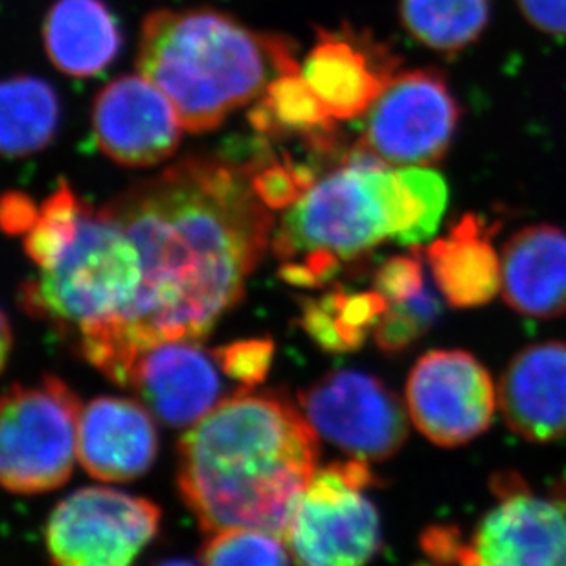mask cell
Returning <instances> with one entry per match:
<instances>
[{"instance_id":"6da1fadb","label":"cell","mask_w":566,"mask_h":566,"mask_svg":"<svg viewBox=\"0 0 566 566\" xmlns=\"http://www.w3.org/2000/svg\"><path fill=\"white\" fill-rule=\"evenodd\" d=\"M254 164L191 155L107 205L140 254L142 282L126 315L77 338V352L126 387L146 349L201 343L245 294L273 245V210L252 185Z\"/></svg>"},{"instance_id":"7a4b0ae2","label":"cell","mask_w":566,"mask_h":566,"mask_svg":"<svg viewBox=\"0 0 566 566\" xmlns=\"http://www.w3.org/2000/svg\"><path fill=\"white\" fill-rule=\"evenodd\" d=\"M177 485L201 530H262L282 539L318 469L321 443L279 390L235 392L186 430Z\"/></svg>"},{"instance_id":"3957f363","label":"cell","mask_w":566,"mask_h":566,"mask_svg":"<svg viewBox=\"0 0 566 566\" xmlns=\"http://www.w3.org/2000/svg\"><path fill=\"white\" fill-rule=\"evenodd\" d=\"M447 201L446 180L432 169H390L357 153L287 208L271 245L280 276L296 287H322L344 263L381 243L420 245L434 235Z\"/></svg>"},{"instance_id":"277c9868","label":"cell","mask_w":566,"mask_h":566,"mask_svg":"<svg viewBox=\"0 0 566 566\" xmlns=\"http://www.w3.org/2000/svg\"><path fill=\"white\" fill-rule=\"evenodd\" d=\"M137 66L190 133L218 129L276 77L302 71L291 39L213 8L151 11L142 22Z\"/></svg>"},{"instance_id":"5b68a950","label":"cell","mask_w":566,"mask_h":566,"mask_svg":"<svg viewBox=\"0 0 566 566\" xmlns=\"http://www.w3.org/2000/svg\"><path fill=\"white\" fill-rule=\"evenodd\" d=\"M140 282V254L124 224L107 205L85 202L52 262L21 283L19 302L76 343L126 315Z\"/></svg>"},{"instance_id":"8992f818","label":"cell","mask_w":566,"mask_h":566,"mask_svg":"<svg viewBox=\"0 0 566 566\" xmlns=\"http://www.w3.org/2000/svg\"><path fill=\"white\" fill-rule=\"evenodd\" d=\"M381 485L357 458L316 469L282 541L296 566H366L382 548L381 515L366 491Z\"/></svg>"},{"instance_id":"52a82bcc","label":"cell","mask_w":566,"mask_h":566,"mask_svg":"<svg viewBox=\"0 0 566 566\" xmlns=\"http://www.w3.org/2000/svg\"><path fill=\"white\" fill-rule=\"evenodd\" d=\"M82 401L60 377L0 394V485L21 495L57 490L76 460Z\"/></svg>"},{"instance_id":"ba28073f","label":"cell","mask_w":566,"mask_h":566,"mask_svg":"<svg viewBox=\"0 0 566 566\" xmlns=\"http://www.w3.org/2000/svg\"><path fill=\"white\" fill-rule=\"evenodd\" d=\"M495 504L463 535L457 566H566V482L545 495L515 471L490 480Z\"/></svg>"},{"instance_id":"9c48e42d","label":"cell","mask_w":566,"mask_h":566,"mask_svg":"<svg viewBox=\"0 0 566 566\" xmlns=\"http://www.w3.org/2000/svg\"><path fill=\"white\" fill-rule=\"evenodd\" d=\"M360 155L387 166H430L446 157L460 105L436 69L398 72L366 113Z\"/></svg>"},{"instance_id":"30bf717a","label":"cell","mask_w":566,"mask_h":566,"mask_svg":"<svg viewBox=\"0 0 566 566\" xmlns=\"http://www.w3.org/2000/svg\"><path fill=\"white\" fill-rule=\"evenodd\" d=\"M163 512L109 488L74 491L50 513L44 539L54 566H133L157 537Z\"/></svg>"},{"instance_id":"8fae6325","label":"cell","mask_w":566,"mask_h":566,"mask_svg":"<svg viewBox=\"0 0 566 566\" xmlns=\"http://www.w3.org/2000/svg\"><path fill=\"white\" fill-rule=\"evenodd\" d=\"M298 407L318 438L349 458L387 462L409 440L407 405L366 371H327L298 394Z\"/></svg>"},{"instance_id":"7c38bea8","label":"cell","mask_w":566,"mask_h":566,"mask_svg":"<svg viewBox=\"0 0 566 566\" xmlns=\"http://www.w3.org/2000/svg\"><path fill=\"white\" fill-rule=\"evenodd\" d=\"M405 396L416 429L446 449L468 446L488 432L499 405L490 371L463 349L421 355L410 370Z\"/></svg>"},{"instance_id":"4fadbf2b","label":"cell","mask_w":566,"mask_h":566,"mask_svg":"<svg viewBox=\"0 0 566 566\" xmlns=\"http://www.w3.org/2000/svg\"><path fill=\"white\" fill-rule=\"evenodd\" d=\"M401 57L370 32L348 22L318 28L302 76L337 122L366 115L398 74Z\"/></svg>"},{"instance_id":"5bb4252c","label":"cell","mask_w":566,"mask_h":566,"mask_svg":"<svg viewBox=\"0 0 566 566\" xmlns=\"http://www.w3.org/2000/svg\"><path fill=\"white\" fill-rule=\"evenodd\" d=\"M182 129L174 105L142 74L116 77L94 98L96 146L126 168H151L174 157Z\"/></svg>"},{"instance_id":"9a60e30c","label":"cell","mask_w":566,"mask_h":566,"mask_svg":"<svg viewBox=\"0 0 566 566\" xmlns=\"http://www.w3.org/2000/svg\"><path fill=\"white\" fill-rule=\"evenodd\" d=\"M213 352L197 340L155 344L138 357L127 388L171 429H188L224 398V382Z\"/></svg>"},{"instance_id":"2e32d148","label":"cell","mask_w":566,"mask_h":566,"mask_svg":"<svg viewBox=\"0 0 566 566\" xmlns=\"http://www.w3.org/2000/svg\"><path fill=\"white\" fill-rule=\"evenodd\" d=\"M499 407L507 427L532 443L566 436V343L545 340L521 349L502 374Z\"/></svg>"},{"instance_id":"e0dca14e","label":"cell","mask_w":566,"mask_h":566,"mask_svg":"<svg viewBox=\"0 0 566 566\" xmlns=\"http://www.w3.org/2000/svg\"><path fill=\"white\" fill-rule=\"evenodd\" d=\"M146 405L98 398L82 410L77 457L83 469L104 482H132L157 460L158 432Z\"/></svg>"},{"instance_id":"ac0fdd59","label":"cell","mask_w":566,"mask_h":566,"mask_svg":"<svg viewBox=\"0 0 566 566\" xmlns=\"http://www.w3.org/2000/svg\"><path fill=\"white\" fill-rule=\"evenodd\" d=\"M502 296L532 318L566 315V232L532 224L510 238L502 252Z\"/></svg>"},{"instance_id":"d6986e66","label":"cell","mask_w":566,"mask_h":566,"mask_svg":"<svg viewBox=\"0 0 566 566\" xmlns=\"http://www.w3.org/2000/svg\"><path fill=\"white\" fill-rule=\"evenodd\" d=\"M490 235L484 219L468 213L424 249L436 287L452 307L485 305L501 291L502 260Z\"/></svg>"},{"instance_id":"ffe728a7","label":"cell","mask_w":566,"mask_h":566,"mask_svg":"<svg viewBox=\"0 0 566 566\" xmlns=\"http://www.w3.org/2000/svg\"><path fill=\"white\" fill-rule=\"evenodd\" d=\"M43 43L57 71L93 77L115 63L124 38L104 0H55L44 17Z\"/></svg>"},{"instance_id":"44dd1931","label":"cell","mask_w":566,"mask_h":566,"mask_svg":"<svg viewBox=\"0 0 566 566\" xmlns=\"http://www.w3.org/2000/svg\"><path fill=\"white\" fill-rule=\"evenodd\" d=\"M249 120L263 137H298L315 149L335 142L337 120L327 113L302 71L276 77L256 99Z\"/></svg>"},{"instance_id":"7402d4cb","label":"cell","mask_w":566,"mask_h":566,"mask_svg":"<svg viewBox=\"0 0 566 566\" xmlns=\"http://www.w3.org/2000/svg\"><path fill=\"white\" fill-rule=\"evenodd\" d=\"M388 304L376 289L354 293L337 287L318 298L302 300L300 324L326 354L343 355L365 346L374 337Z\"/></svg>"},{"instance_id":"603a6c76","label":"cell","mask_w":566,"mask_h":566,"mask_svg":"<svg viewBox=\"0 0 566 566\" xmlns=\"http://www.w3.org/2000/svg\"><path fill=\"white\" fill-rule=\"evenodd\" d=\"M54 87L33 76L0 82V155L27 157L43 151L60 127Z\"/></svg>"},{"instance_id":"cb8c5ba5","label":"cell","mask_w":566,"mask_h":566,"mask_svg":"<svg viewBox=\"0 0 566 566\" xmlns=\"http://www.w3.org/2000/svg\"><path fill=\"white\" fill-rule=\"evenodd\" d=\"M399 19L424 49L458 54L484 35L491 0H399Z\"/></svg>"},{"instance_id":"d4e9b609","label":"cell","mask_w":566,"mask_h":566,"mask_svg":"<svg viewBox=\"0 0 566 566\" xmlns=\"http://www.w3.org/2000/svg\"><path fill=\"white\" fill-rule=\"evenodd\" d=\"M280 537L262 530L212 532L201 548L202 566H291Z\"/></svg>"},{"instance_id":"484cf974","label":"cell","mask_w":566,"mask_h":566,"mask_svg":"<svg viewBox=\"0 0 566 566\" xmlns=\"http://www.w3.org/2000/svg\"><path fill=\"white\" fill-rule=\"evenodd\" d=\"M440 313V300L432 287L424 289L415 298L388 304L374 332L377 348L387 355L401 354L434 326Z\"/></svg>"},{"instance_id":"4316f807","label":"cell","mask_w":566,"mask_h":566,"mask_svg":"<svg viewBox=\"0 0 566 566\" xmlns=\"http://www.w3.org/2000/svg\"><path fill=\"white\" fill-rule=\"evenodd\" d=\"M219 368L238 392H249L268 379L274 359L273 338H245L213 349Z\"/></svg>"},{"instance_id":"83f0119b","label":"cell","mask_w":566,"mask_h":566,"mask_svg":"<svg viewBox=\"0 0 566 566\" xmlns=\"http://www.w3.org/2000/svg\"><path fill=\"white\" fill-rule=\"evenodd\" d=\"M429 287L424 279L423 256L418 251L392 256L374 274V289L387 300V304H399L415 298Z\"/></svg>"},{"instance_id":"f1b7e54d","label":"cell","mask_w":566,"mask_h":566,"mask_svg":"<svg viewBox=\"0 0 566 566\" xmlns=\"http://www.w3.org/2000/svg\"><path fill=\"white\" fill-rule=\"evenodd\" d=\"M463 532L457 524H432L420 537L421 551L438 566H457Z\"/></svg>"},{"instance_id":"f546056e","label":"cell","mask_w":566,"mask_h":566,"mask_svg":"<svg viewBox=\"0 0 566 566\" xmlns=\"http://www.w3.org/2000/svg\"><path fill=\"white\" fill-rule=\"evenodd\" d=\"M524 19L539 32L565 38L566 0H515Z\"/></svg>"},{"instance_id":"4dcf8cb0","label":"cell","mask_w":566,"mask_h":566,"mask_svg":"<svg viewBox=\"0 0 566 566\" xmlns=\"http://www.w3.org/2000/svg\"><path fill=\"white\" fill-rule=\"evenodd\" d=\"M38 205L24 193H6L0 197V229L6 234L21 235L32 223Z\"/></svg>"},{"instance_id":"1f68e13d","label":"cell","mask_w":566,"mask_h":566,"mask_svg":"<svg viewBox=\"0 0 566 566\" xmlns=\"http://www.w3.org/2000/svg\"><path fill=\"white\" fill-rule=\"evenodd\" d=\"M11 346H13V332H11L10 318L4 311L0 310V374L10 359Z\"/></svg>"},{"instance_id":"d6a6232c","label":"cell","mask_w":566,"mask_h":566,"mask_svg":"<svg viewBox=\"0 0 566 566\" xmlns=\"http://www.w3.org/2000/svg\"><path fill=\"white\" fill-rule=\"evenodd\" d=\"M155 566H197L191 562H186V559H166V562L158 563Z\"/></svg>"},{"instance_id":"836d02e7","label":"cell","mask_w":566,"mask_h":566,"mask_svg":"<svg viewBox=\"0 0 566 566\" xmlns=\"http://www.w3.org/2000/svg\"><path fill=\"white\" fill-rule=\"evenodd\" d=\"M412 566H438V565H436V563H432V562H420V563H416V565H412Z\"/></svg>"}]
</instances>
